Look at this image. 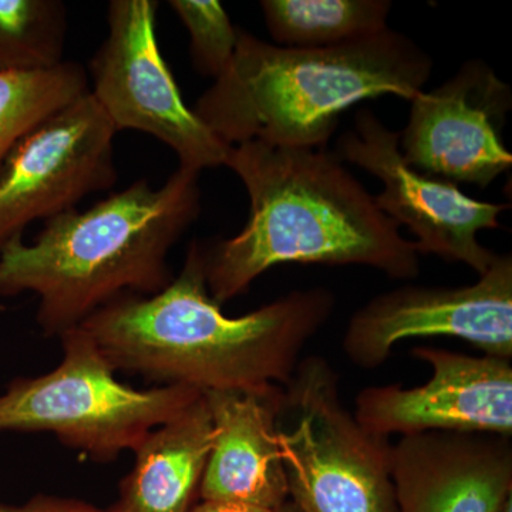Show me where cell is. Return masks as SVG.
I'll return each instance as SVG.
<instances>
[{
  "instance_id": "cell-1",
  "label": "cell",
  "mask_w": 512,
  "mask_h": 512,
  "mask_svg": "<svg viewBox=\"0 0 512 512\" xmlns=\"http://www.w3.org/2000/svg\"><path fill=\"white\" fill-rule=\"evenodd\" d=\"M335 306L328 289H302L229 318L208 291L204 244L194 241L163 291L121 296L80 328L114 372L201 393L255 392L291 380Z\"/></svg>"
},
{
  "instance_id": "cell-2",
  "label": "cell",
  "mask_w": 512,
  "mask_h": 512,
  "mask_svg": "<svg viewBox=\"0 0 512 512\" xmlns=\"http://www.w3.org/2000/svg\"><path fill=\"white\" fill-rule=\"evenodd\" d=\"M225 167L244 183L251 207L239 234L204 244L208 291L221 306L289 262L365 265L392 279L419 276L414 241L335 153L248 141L229 148Z\"/></svg>"
},
{
  "instance_id": "cell-3",
  "label": "cell",
  "mask_w": 512,
  "mask_h": 512,
  "mask_svg": "<svg viewBox=\"0 0 512 512\" xmlns=\"http://www.w3.org/2000/svg\"><path fill=\"white\" fill-rule=\"evenodd\" d=\"M201 214L200 173L178 167L161 187L138 180L86 211L45 221L32 244L0 254V296H39L46 336L79 328L124 295L151 296L173 281L168 254Z\"/></svg>"
},
{
  "instance_id": "cell-4",
  "label": "cell",
  "mask_w": 512,
  "mask_h": 512,
  "mask_svg": "<svg viewBox=\"0 0 512 512\" xmlns=\"http://www.w3.org/2000/svg\"><path fill=\"white\" fill-rule=\"evenodd\" d=\"M433 64L390 28L325 49L276 46L238 28L231 63L192 110L229 147L261 141L320 150L356 104L387 94L412 101L424 92Z\"/></svg>"
},
{
  "instance_id": "cell-5",
  "label": "cell",
  "mask_w": 512,
  "mask_h": 512,
  "mask_svg": "<svg viewBox=\"0 0 512 512\" xmlns=\"http://www.w3.org/2000/svg\"><path fill=\"white\" fill-rule=\"evenodd\" d=\"M63 360L46 375L18 379L0 396V433H53L97 461L136 451L144 439L201 397L185 386L136 390L82 328L64 332Z\"/></svg>"
},
{
  "instance_id": "cell-6",
  "label": "cell",
  "mask_w": 512,
  "mask_h": 512,
  "mask_svg": "<svg viewBox=\"0 0 512 512\" xmlns=\"http://www.w3.org/2000/svg\"><path fill=\"white\" fill-rule=\"evenodd\" d=\"M276 439L289 501L302 512H397L392 444L346 409L323 357L302 359L282 386Z\"/></svg>"
},
{
  "instance_id": "cell-7",
  "label": "cell",
  "mask_w": 512,
  "mask_h": 512,
  "mask_svg": "<svg viewBox=\"0 0 512 512\" xmlns=\"http://www.w3.org/2000/svg\"><path fill=\"white\" fill-rule=\"evenodd\" d=\"M156 0H111L109 33L90 62V93L117 131L136 130L170 147L180 167H225L229 146L184 103L158 46Z\"/></svg>"
},
{
  "instance_id": "cell-8",
  "label": "cell",
  "mask_w": 512,
  "mask_h": 512,
  "mask_svg": "<svg viewBox=\"0 0 512 512\" xmlns=\"http://www.w3.org/2000/svg\"><path fill=\"white\" fill-rule=\"evenodd\" d=\"M119 131L92 93L43 121L0 165V254L37 220L74 210L117 183Z\"/></svg>"
},
{
  "instance_id": "cell-9",
  "label": "cell",
  "mask_w": 512,
  "mask_h": 512,
  "mask_svg": "<svg viewBox=\"0 0 512 512\" xmlns=\"http://www.w3.org/2000/svg\"><path fill=\"white\" fill-rule=\"evenodd\" d=\"M399 140L400 131L390 130L363 107L356 113L353 130L339 138L335 154L383 184V191L375 195L377 207L416 235L419 254L463 262L483 275L497 254L478 241V232L500 227V215L510 205L474 200L457 185L417 173L404 161Z\"/></svg>"
},
{
  "instance_id": "cell-10",
  "label": "cell",
  "mask_w": 512,
  "mask_h": 512,
  "mask_svg": "<svg viewBox=\"0 0 512 512\" xmlns=\"http://www.w3.org/2000/svg\"><path fill=\"white\" fill-rule=\"evenodd\" d=\"M430 336L466 340L484 355L511 362L512 256L497 255L473 285H407L380 293L350 318L342 349L353 365L370 370L402 340Z\"/></svg>"
},
{
  "instance_id": "cell-11",
  "label": "cell",
  "mask_w": 512,
  "mask_h": 512,
  "mask_svg": "<svg viewBox=\"0 0 512 512\" xmlns=\"http://www.w3.org/2000/svg\"><path fill=\"white\" fill-rule=\"evenodd\" d=\"M410 103L399 150L417 173L485 190L510 170L503 131L512 109L511 87L483 60H468L447 82Z\"/></svg>"
},
{
  "instance_id": "cell-12",
  "label": "cell",
  "mask_w": 512,
  "mask_h": 512,
  "mask_svg": "<svg viewBox=\"0 0 512 512\" xmlns=\"http://www.w3.org/2000/svg\"><path fill=\"white\" fill-rule=\"evenodd\" d=\"M413 356L429 363L433 375L423 386L366 387L356 396L353 416L363 429L390 439L393 434H512V366L493 356H468L419 346Z\"/></svg>"
},
{
  "instance_id": "cell-13",
  "label": "cell",
  "mask_w": 512,
  "mask_h": 512,
  "mask_svg": "<svg viewBox=\"0 0 512 512\" xmlns=\"http://www.w3.org/2000/svg\"><path fill=\"white\" fill-rule=\"evenodd\" d=\"M397 512H504L512 446L488 434L421 433L392 446Z\"/></svg>"
},
{
  "instance_id": "cell-14",
  "label": "cell",
  "mask_w": 512,
  "mask_h": 512,
  "mask_svg": "<svg viewBox=\"0 0 512 512\" xmlns=\"http://www.w3.org/2000/svg\"><path fill=\"white\" fill-rule=\"evenodd\" d=\"M282 386L255 392H207L214 439L200 484L202 500L278 510L289 500L276 439Z\"/></svg>"
},
{
  "instance_id": "cell-15",
  "label": "cell",
  "mask_w": 512,
  "mask_h": 512,
  "mask_svg": "<svg viewBox=\"0 0 512 512\" xmlns=\"http://www.w3.org/2000/svg\"><path fill=\"white\" fill-rule=\"evenodd\" d=\"M214 439L204 393L138 446L136 464L109 512H188Z\"/></svg>"
},
{
  "instance_id": "cell-16",
  "label": "cell",
  "mask_w": 512,
  "mask_h": 512,
  "mask_svg": "<svg viewBox=\"0 0 512 512\" xmlns=\"http://www.w3.org/2000/svg\"><path fill=\"white\" fill-rule=\"evenodd\" d=\"M390 0H262L274 45L325 49L379 35L392 12Z\"/></svg>"
},
{
  "instance_id": "cell-17",
  "label": "cell",
  "mask_w": 512,
  "mask_h": 512,
  "mask_svg": "<svg viewBox=\"0 0 512 512\" xmlns=\"http://www.w3.org/2000/svg\"><path fill=\"white\" fill-rule=\"evenodd\" d=\"M89 92V74L76 62L0 72V165L43 121Z\"/></svg>"
},
{
  "instance_id": "cell-18",
  "label": "cell",
  "mask_w": 512,
  "mask_h": 512,
  "mask_svg": "<svg viewBox=\"0 0 512 512\" xmlns=\"http://www.w3.org/2000/svg\"><path fill=\"white\" fill-rule=\"evenodd\" d=\"M67 13L60 0H0V72L63 62Z\"/></svg>"
},
{
  "instance_id": "cell-19",
  "label": "cell",
  "mask_w": 512,
  "mask_h": 512,
  "mask_svg": "<svg viewBox=\"0 0 512 512\" xmlns=\"http://www.w3.org/2000/svg\"><path fill=\"white\" fill-rule=\"evenodd\" d=\"M170 8L190 33L192 64L201 76L217 80L231 63L238 28L218 0H170Z\"/></svg>"
},
{
  "instance_id": "cell-20",
  "label": "cell",
  "mask_w": 512,
  "mask_h": 512,
  "mask_svg": "<svg viewBox=\"0 0 512 512\" xmlns=\"http://www.w3.org/2000/svg\"><path fill=\"white\" fill-rule=\"evenodd\" d=\"M0 512H103L79 501L59 500V498H33L26 505H8L0 503Z\"/></svg>"
},
{
  "instance_id": "cell-21",
  "label": "cell",
  "mask_w": 512,
  "mask_h": 512,
  "mask_svg": "<svg viewBox=\"0 0 512 512\" xmlns=\"http://www.w3.org/2000/svg\"><path fill=\"white\" fill-rule=\"evenodd\" d=\"M191 512H275L255 505L232 503V501L204 500Z\"/></svg>"
},
{
  "instance_id": "cell-22",
  "label": "cell",
  "mask_w": 512,
  "mask_h": 512,
  "mask_svg": "<svg viewBox=\"0 0 512 512\" xmlns=\"http://www.w3.org/2000/svg\"><path fill=\"white\" fill-rule=\"evenodd\" d=\"M275 512H302L299 510L298 507H296L295 504L291 503V501H286L284 505H281V507L278 508Z\"/></svg>"
},
{
  "instance_id": "cell-23",
  "label": "cell",
  "mask_w": 512,
  "mask_h": 512,
  "mask_svg": "<svg viewBox=\"0 0 512 512\" xmlns=\"http://www.w3.org/2000/svg\"><path fill=\"white\" fill-rule=\"evenodd\" d=\"M504 512H512V497L508 500V503L505 504Z\"/></svg>"
}]
</instances>
